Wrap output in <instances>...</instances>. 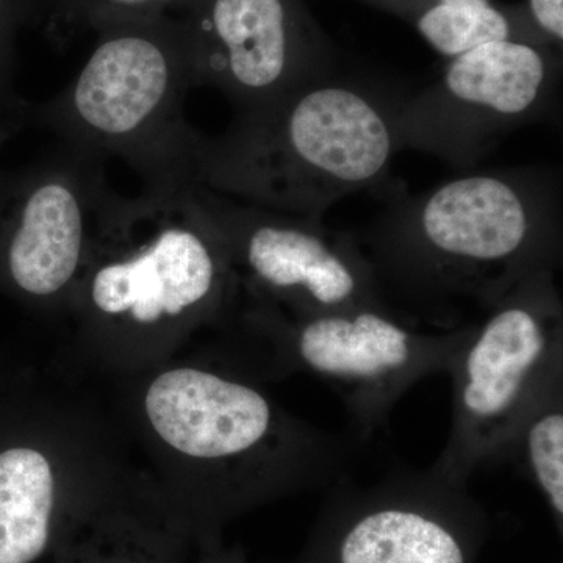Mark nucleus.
<instances>
[{
    "label": "nucleus",
    "mask_w": 563,
    "mask_h": 563,
    "mask_svg": "<svg viewBox=\"0 0 563 563\" xmlns=\"http://www.w3.org/2000/svg\"><path fill=\"white\" fill-rule=\"evenodd\" d=\"M393 309L442 322L488 312L562 262L561 174L543 166L463 172L398 196L362 236Z\"/></svg>",
    "instance_id": "obj_2"
},
{
    "label": "nucleus",
    "mask_w": 563,
    "mask_h": 563,
    "mask_svg": "<svg viewBox=\"0 0 563 563\" xmlns=\"http://www.w3.org/2000/svg\"><path fill=\"white\" fill-rule=\"evenodd\" d=\"M488 532L468 483L401 465L372 484L347 474L331 485L288 563H476Z\"/></svg>",
    "instance_id": "obj_8"
},
{
    "label": "nucleus",
    "mask_w": 563,
    "mask_h": 563,
    "mask_svg": "<svg viewBox=\"0 0 563 563\" xmlns=\"http://www.w3.org/2000/svg\"><path fill=\"white\" fill-rule=\"evenodd\" d=\"M239 313L251 332L269 343L279 372L317 377L339 395L361 440L388 424L415 384L448 374L476 325L424 332L391 307L295 318L244 292Z\"/></svg>",
    "instance_id": "obj_7"
},
{
    "label": "nucleus",
    "mask_w": 563,
    "mask_h": 563,
    "mask_svg": "<svg viewBox=\"0 0 563 563\" xmlns=\"http://www.w3.org/2000/svg\"><path fill=\"white\" fill-rule=\"evenodd\" d=\"M38 21L51 32L92 29L118 18L168 13L185 0H36Z\"/></svg>",
    "instance_id": "obj_18"
},
{
    "label": "nucleus",
    "mask_w": 563,
    "mask_h": 563,
    "mask_svg": "<svg viewBox=\"0 0 563 563\" xmlns=\"http://www.w3.org/2000/svg\"><path fill=\"white\" fill-rule=\"evenodd\" d=\"M509 461L517 462L542 495L563 537V385L551 391L523 422Z\"/></svg>",
    "instance_id": "obj_16"
},
{
    "label": "nucleus",
    "mask_w": 563,
    "mask_h": 563,
    "mask_svg": "<svg viewBox=\"0 0 563 563\" xmlns=\"http://www.w3.org/2000/svg\"><path fill=\"white\" fill-rule=\"evenodd\" d=\"M92 32L90 58L57 98L32 107V124L101 161L124 158L144 185L187 184L198 131L184 117L195 81L180 21L144 14L103 21Z\"/></svg>",
    "instance_id": "obj_5"
},
{
    "label": "nucleus",
    "mask_w": 563,
    "mask_h": 563,
    "mask_svg": "<svg viewBox=\"0 0 563 563\" xmlns=\"http://www.w3.org/2000/svg\"><path fill=\"white\" fill-rule=\"evenodd\" d=\"M453 418L437 472L468 483L507 461L521 426L563 385V303L558 273L523 282L476 321L448 372Z\"/></svg>",
    "instance_id": "obj_6"
},
{
    "label": "nucleus",
    "mask_w": 563,
    "mask_h": 563,
    "mask_svg": "<svg viewBox=\"0 0 563 563\" xmlns=\"http://www.w3.org/2000/svg\"><path fill=\"white\" fill-rule=\"evenodd\" d=\"M402 102L335 74L236 113L217 139L198 132L188 176L236 201L322 220L333 203L383 187L402 150Z\"/></svg>",
    "instance_id": "obj_4"
},
{
    "label": "nucleus",
    "mask_w": 563,
    "mask_h": 563,
    "mask_svg": "<svg viewBox=\"0 0 563 563\" xmlns=\"http://www.w3.org/2000/svg\"><path fill=\"white\" fill-rule=\"evenodd\" d=\"M401 18L443 57L453 58L496 40L551 46L526 10L503 9L493 0H362Z\"/></svg>",
    "instance_id": "obj_15"
},
{
    "label": "nucleus",
    "mask_w": 563,
    "mask_h": 563,
    "mask_svg": "<svg viewBox=\"0 0 563 563\" xmlns=\"http://www.w3.org/2000/svg\"><path fill=\"white\" fill-rule=\"evenodd\" d=\"M561 62L550 46L496 40L450 58L442 76L398 114L401 146L461 172L476 168L499 141L554 106Z\"/></svg>",
    "instance_id": "obj_10"
},
{
    "label": "nucleus",
    "mask_w": 563,
    "mask_h": 563,
    "mask_svg": "<svg viewBox=\"0 0 563 563\" xmlns=\"http://www.w3.org/2000/svg\"><path fill=\"white\" fill-rule=\"evenodd\" d=\"M69 448L18 443L0 451V563H35L52 551L63 520L91 479L76 474Z\"/></svg>",
    "instance_id": "obj_14"
},
{
    "label": "nucleus",
    "mask_w": 563,
    "mask_h": 563,
    "mask_svg": "<svg viewBox=\"0 0 563 563\" xmlns=\"http://www.w3.org/2000/svg\"><path fill=\"white\" fill-rule=\"evenodd\" d=\"M191 192L228 247L244 295L295 318L391 307L354 233L236 201L199 184H191Z\"/></svg>",
    "instance_id": "obj_9"
},
{
    "label": "nucleus",
    "mask_w": 563,
    "mask_h": 563,
    "mask_svg": "<svg viewBox=\"0 0 563 563\" xmlns=\"http://www.w3.org/2000/svg\"><path fill=\"white\" fill-rule=\"evenodd\" d=\"M198 547L161 490L91 479L63 520L57 563H187Z\"/></svg>",
    "instance_id": "obj_13"
},
{
    "label": "nucleus",
    "mask_w": 563,
    "mask_h": 563,
    "mask_svg": "<svg viewBox=\"0 0 563 563\" xmlns=\"http://www.w3.org/2000/svg\"><path fill=\"white\" fill-rule=\"evenodd\" d=\"M139 418L172 476L162 492L199 550L225 525L347 476L355 446L288 412L250 376L209 363L151 368Z\"/></svg>",
    "instance_id": "obj_1"
},
{
    "label": "nucleus",
    "mask_w": 563,
    "mask_h": 563,
    "mask_svg": "<svg viewBox=\"0 0 563 563\" xmlns=\"http://www.w3.org/2000/svg\"><path fill=\"white\" fill-rule=\"evenodd\" d=\"M102 162L60 143L0 173V285L11 295L41 309H69L110 190Z\"/></svg>",
    "instance_id": "obj_11"
},
{
    "label": "nucleus",
    "mask_w": 563,
    "mask_h": 563,
    "mask_svg": "<svg viewBox=\"0 0 563 563\" xmlns=\"http://www.w3.org/2000/svg\"><path fill=\"white\" fill-rule=\"evenodd\" d=\"M180 16L192 81L236 113L335 76L331 43L301 0H185Z\"/></svg>",
    "instance_id": "obj_12"
},
{
    "label": "nucleus",
    "mask_w": 563,
    "mask_h": 563,
    "mask_svg": "<svg viewBox=\"0 0 563 563\" xmlns=\"http://www.w3.org/2000/svg\"><path fill=\"white\" fill-rule=\"evenodd\" d=\"M38 21L36 0H0V147L32 124V103L14 88V54L22 27Z\"/></svg>",
    "instance_id": "obj_17"
},
{
    "label": "nucleus",
    "mask_w": 563,
    "mask_h": 563,
    "mask_svg": "<svg viewBox=\"0 0 563 563\" xmlns=\"http://www.w3.org/2000/svg\"><path fill=\"white\" fill-rule=\"evenodd\" d=\"M198 563H250L247 562L246 554L240 548H225L217 547L213 550H202L201 559Z\"/></svg>",
    "instance_id": "obj_20"
},
{
    "label": "nucleus",
    "mask_w": 563,
    "mask_h": 563,
    "mask_svg": "<svg viewBox=\"0 0 563 563\" xmlns=\"http://www.w3.org/2000/svg\"><path fill=\"white\" fill-rule=\"evenodd\" d=\"M526 14L536 31L550 44H562L563 0H528Z\"/></svg>",
    "instance_id": "obj_19"
},
{
    "label": "nucleus",
    "mask_w": 563,
    "mask_h": 563,
    "mask_svg": "<svg viewBox=\"0 0 563 563\" xmlns=\"http://www.w3.org/2000/svg\"><path fill=\"white\" fill-rule=\"evenodd\" d=\"M240 303L242 282L191 184L144 185L133 199L107 191L68 309L92 350L151 369Z\"/></svg>",
    "instance_id": "obj_3"
}]
</instances>
